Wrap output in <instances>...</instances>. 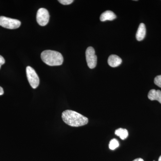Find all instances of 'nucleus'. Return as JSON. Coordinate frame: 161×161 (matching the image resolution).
Segmentation results:
<instances>
[{
	"label": "nucleus",
	"mask_w": 161,
	"mask_h": 161,
	"mask_svg": "<svg viewBox=\"0 0 161 161\" xmlns=\"http://www.w3.org/2000/svg\"><path fill=\"white\" fill-rule=\"evenodd\" d=\"M148 97L150 100H157L161 104V92L160 90H150L148 93Z\"/></svg>",
	"instance_id": "nucleus-8"
},
{
	"label": "nucleus",
	"mask_w": 161,
	"mask_h": 161,
	"mask_svg": "<svg viewBox=\"0 0 161 161\" xmlns=\"http://www.w3.org/2000/svg\"><path fill=\"white\" fill-rule=\"evenodd\" d=\"M154 82L156 85L161 88V75L155 77L154 78Z\"/></svg>",
	"instance_id": "nucleus-13"
},
{
	"label": "nucleus",
	"mask_w": 161,
	"mask_h": 161,
	"mask_svg": "<svg viewBox=\"0 0 161 161\" xmlns=\"http://www.w3.org/2000/svg\"><path fill=\"white\" fill-rule=\"evenodd\" d=\"M50 16L47 9L40 8L38 10L36 15L37 22L41 26H46L49 22Z\"/></svg>",
	"instance_id": "nucleus-6"
},
{
	"label": "nucleus",
	"mask_w": 161,
	"mask_h": 161,
	"mask_svg": "<svg viewBox=\"0 0 161 161\" xmlns=\"http://www.w3.org/2000/svg\"><path fill=\"white\" fill-rule=\"evenodd\" d=\"M115 135L119 136L122 140L125 139L129 136L128 130L122 128H119L115 130Z\"/></svg>",
	"instance_id": "nucleus-11"
},
{
	"label": "nucleus",
	"mask_w": 161,
	"mask_h": 161,
	"mask_svg": "<svg viewBox=\"0 0 161 161\" xmlns=\"http://www.w3.org/2000/svg\"><path fill=\"white\" fill-rule=\"evenodd\" d=\"M119 146V143L116 139H113L110 141L109 147L112 150H115Z\"/></svg>",
	"instance_id": "nucleus-12"
},
{
	"label": "nucleus",
	"mask_w": 161,
	"mask_h": 161,
	"mask_svg": "<svg viewBox=\"0 0 161 161\" xmlns=\"http://www.w3.org/2000/svg\"><path fill=\"white\" fill-rule=\"evenodd\" d=\"M42 60L47 65L49 66H59L63 64V56L59 52L55 51H44L41 53Z\"/></svg>",
	"instance_id": "nucleus-2"
},
{
	"label": "nucleus",
	"mask_w": 161,
	"mask_h": 161,
	"mask_svg": "<svg viewBox=\"0 0 161 161\" xmlns=\"http://www.w3.org/2000/svg\"></svg>",
	"instance_id": "nucleus-19"
},
{
	"label": "nucleus",
	"mask_w": 161,
	"mask_h": 161,
	"mask_svg": "<svg viewBox=\"0 0 161 161\" xmlns=\"http://www.w3.org/2000/svg\"><path fill=\"white\" fill-rule=\"evenodd\" d=\"M4 94V90H3V88L0 86V95H2Z\"/></svg>",
	"instance_id": "nucleus-16"
},
{
	"label": "nucleus",
	"mask_w": 161,
	"mask_h": 161,
	"mask_svg": "<svg viewBox=\"0 0 161 161\" xmlns=\"http://www.w3.org/2000/svg\"><path fill=\"white\" fill-rule=\"evenodd\" d=\"M133 161H144V160L143 159L141 158H138L135 159V160H134Z\"/></svg>",
	"instance_id": "nucleus-17"
},
{
	"label": "nucleus",
	"mask_w": 161,
	"mask_h": 161,
	"mask_svg": "<svg viewBox=\"0 0 161 161\" xmlns=\"http://www.w3.org/2000/svg\"><path fill=\"white\" fill-rule=\"evenodd\" d=\"M26 73L27 79L31 86L33 89L36 88L40 84V79L37 74L31 66L26 67Z\"/></svg>",
	"instance_id": "nucleus-4"
},
{
	"label": "nucleus",
	"mask_w": 161,
	"mask_h": 161,
	"mask_svg": "<svg viewBox=\"0 0 161 161\" xmlns=\"http://www.w3.org/2000/svg\"><path fill=\"white\" fill-rule=\"evenodd\" d=\"M62 118L64 123L72 127L82 126L88 123L87 117L72 110H67L62 112Z\"/></svg>",
	"instance_id": "nucleus-1"
},
{
	"label": "nucleus",
	"mask_w": 161,
	"mask_h": 161,
	"mask_svg": "<svg viewBox=\"0 0 161 161\" xmlns=\"http://www.w3.org/2000/svg\"><path fill=\"white\" fill-rule=\"evenodd\" d=\"M146 35V27L144 23H142L140 24L136 33V40L139 41H142L145 37Z\"/></svg>",
	"instance_id": "nucleus-9"
},
{
	"label": "nucleus",
	"mask_w": 161,
	"mask_h": 161,
	"mask_svg": "<svg viewBox=\"0 0 161 161\" xmlns=\"http://www.w3.org/2000/svg\"><path fill=\"white\" fill-rule=\"evenodd\" d=\"M21 22L15 19L0 16V26L4 28L9 29H15L19 28L21 25Z\"/></svg>",
	"instance_id": "nucleus-3"
},
{
	"label": "nucleus",
	"mask_w": 161,
	"mask_h": 161,
	"mask_svg": "<svg viewBox=\"0 0 161 161\" xmlns=\"http://www.w3.org/2000/svg\"><path fill=\"white\" fill-rule=\"evenodd\" d=\"M122 60L117 55H112L109 56L108 59V63L112 67H116L120 65Z\"/></svg>",
	"instance_id": "nucleus-7"
},
{
	"label": "nucleus",
	"mask_w": 161,
	"mask_h": 161,
	"mask_svg": "<svg viewBox=\"0 0 161 161\" xmlns=\"http://www.w3.org/2000/svg\"><path fill=\"white\" fill-rule=\"evenodd\" d=\"M5 63V60L3 57L0 55V69H1V66L4 64Z\"/></svg>",
	"instance_id": "nucleus-15"
},
{
	"label": "nucleus",
	"mask_w": 161,
	"mask_h": 161,
	"mask_svg": "<svg viewBox=\"0 0 161 161\" xmlns=\"http://www.w3.org/2000/svg\"><path fill=\"white\" fill-rule=\"evenodd\" d=\"M58 2L62 5H68L73 3L74 1L73 0H59Z\"/></svg>",
	"instance_id": "nucleus-14"
},
{
	"label": "nucleus",
	"mask_w": 161,
	"mask_h": 161,
	"mask_svg": "<svg viewBox=\"0 0 161 161\" xmlns=\"http://www.w3.org/2000/svg\"><path fill=\"white\" fill-rule=\"evenodd\" d=\"M116 15L113 12L110 10H107L102 14L100 17V19L102 22L108 21V20L112 21L116 19Z\"/></svg>",
	"instance_id": "nucleus-10"
},
{
	"label": "nucleus",
	"mask_w": 161,
	"mask_h": 161,
	"mask_svg": "<svg viewBox=\"0 0 161 161\" xmlns=\"http://www.w3.org/2000/svg\"><path fill=\"white\" fill-rule=\"evenodd\" d=\"M158 161H161V155L160 156L159 158L158 159Z\"/></svg>",
	"instance_id": "nucleus-18"
},
{
	"label": "nucleus",
	"mask_w": 161,
	"mask_h": 161,
	"mask_svg": "<svg viewBox=\"0 0 161 161\" xmlns=\"http://www.w3.org/2000/svg\"><path fill=\"white\" fill-rule=\"evenodd\" d=\"M86 57L88 66L91 69L95 68L97 65V58L95 55V49L93 47H89L87 48Z\"/></svg>",
	"instance_id": "nucleus-5"
}]
</instances>
